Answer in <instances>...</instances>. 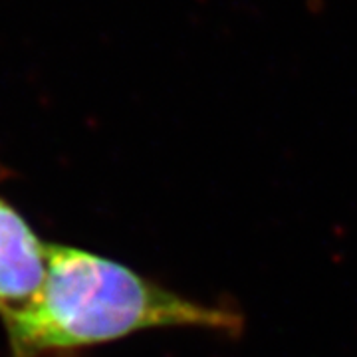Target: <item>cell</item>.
I'll return each mask as SVG.
<instances>
[{
    "label": "cell",
    "instance_id": "cell-2",
    "mask_svg": "<svg viewBox=\"0 0 357 357\" xmlns=\"http://www.w3.org/2000/svg\"><path fill=\"white\" fill-rule=\"evenodd\" d=\"M48 246L0 192V319L36 300L48 274Z\"/></svg>",
    "mask_w": 357,
    "mask_h": 357
},
{
    "label": "cell",
    "instance_id": "cell-1",
    "mask_svg": "<svg viewBox=\"0 0 357 357\" xmlns=\"http://www.w3.org/2000/svg\"><path fill=\"white\" fill-rule=\"evenodd\" d=\"M2 324L8 357H74L159 328H199L229 340L246 332L234 302L204 304L68 244L48 246V274L36 300Z\"/></svg>",
    "mask_w": 357,
    "mask_h": 357
}]
</instances>
